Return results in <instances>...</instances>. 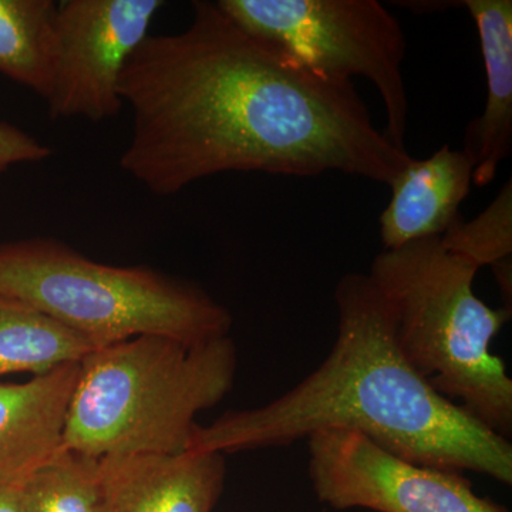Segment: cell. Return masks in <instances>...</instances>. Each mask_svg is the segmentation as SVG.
<instances>
[{"label": "cell", "instance_id": "4fadbf2b", "mask_svg": "<svg viewBox=\"0 0 512 512\" xmlns=\"http://www.w3.org/2000/svg\"><path fill=\"white\" fill-rule=\"evenodd\" d=\"M94 349L89 340L52 316L0 295V376L46 375L82 362Z\"/></svg>", "mask_w": 512, "mask_h": 512}, {"label": "cell", "instance_id": "52a82bcc", "mask_svg": "<svg viewBox=\"0 0 512 512\" xmlns=\"http://www.w3.org/2000/svg\"><path fill=\"white\" fill-rule=\"evenodd\" d=\"M308 454L313 493L333 510L508 512L463 473L410 463L355 431H318Z\"/></svg>", "mask_w": 512, "mask_h": 512}, {"label": "cell", "instance_id": "ac0fdd59", "mask_svg": "<svg viewBox=\"0 0 512 512\" xmlns=\"http://www.w3.org/2000/svg\"><path fill=\"white\" fill-rule=\"evenodd\" d=\"M0 512H25L22 503V480L0 481Z\"/></svg>", "mask_w": 512, "mask_h": 512}, {"label": "cell", "instance_id": "7c38bea8", "mask_svg": "<svg viewBox=\"0 0 512 512\" xmlns=\"http://www.w3.org/2000/svg\"><path fill=\"white\" fill-rule=\"evenodd\" d=\"M460 5L476 23L487 80L483 114L468 124L463 151L474 163L473 184L485 187L512 150V2L464 0Z\"/></svg>", "mask_w": 512, "mask_h": 512}, {"label": "cell", "instance_id": "8fae6325", "mask_svg": "<svg viewBox=\"0 0 512 512\" xmlns=\"http://www.w3.org/2000/svg\"><path fill=\"white\" fill-rule=\"evenodd\" d=\"M80 363L26 383H0V481L23 480L63 448Z\"/></svg>", "mask_w": 512, "mask_h": 512}, {"label": "cell", "instance_id": "8992f818", "mask_svg": "<svg viewBox=\"0 0 512 512\" xmlns=\"http://www.w3.org/2000/svg\"><path fill=\"white\" fill-rule=\"evenodd\" d=\"M217 5L249 35L323 79L369 80L386 110L384 134L407 151V40L386 6L377 0H218Z\"/></svg>", "mask_w": 512, "mask_h": 512}, {"label": "cell", "instance_id": "9a60e30c", "mask_svg": "<svg viewBox=\"0 0 512 512\" xmlns=\"http://www.w3.org/2000/svg\"><path fill=\"white\" fill-rule=\"evenodd\" d=\"M25 512H104L100 458L62 448L22 480Z\"/></svg>", "mask_w": 512, "mask_h": 512}, {"label": "cell", "instance_id": "e0dca14e", "mask_svg": "<svg viewBox=\"0 0 512 512\" xmlns=\"http://www.w3.org/2000/svg\"><path fill=\"white\" fill-rule=\"evenodd\" d=\"M52 156V150L26 131L0 121V174L22 163H40Z\"/></svg>", "mask_w": 512, "mask_h": 512}, {"label": "cell", "instance_id": "9c48e42d", "mask_svg": "<svg viewBox=\"0 0 512 512\" xmlns=\"http://www.w3.org/2000/svg\"><path fill=\"white\" fill-rule=\"evenodd\" d=\"M104 512H214L227 464L217 453L100 458Z\"/></svg>", "mask_w": 512, "mask_h": 512}, {"label": "cell", "instance_id": "30bf717a", "mask_svg": "<svg viewBox=\"0 0 512 512\" xmlns=\"http://www.w3.org/2000/svg\"><path fill=\"white\" fill-rule=\"evenodd\" d=\"M474 163L463 150L444 144L412 163L389 184L392 198L379 218L384 251L420 239L443 237L461 217L473 185Z\"/></svg>", "mask_w": 512, "mask_h": 512}, {"label": "cell", "instance_id": "5b68a950", "mask_svg": "<svg viewBox=\"0 0 512 512\" xmlns=\"http://www.w3.org/2000/svg\"><path fill=\"white\" fill-rule=\"evenodd\" d=\"M0 295L106 348L138 336L225 338L231 312L201 286L148 266L100 264L53 238L0 244Z\"/></svg>", "mask_w": 512, "mask_h": 512}, {"label": "cell", "instance_id": "6da1fadb", "mask_svg": "<svg viewBox=\"0 0 512 512\" xmlns=\"http://www.w3.org/2000/svg\"><path fill=\"white\" fill-rule=\"evenodd\" d=\"M119 89L133 111L121 170L160 197L228 171L389 185L414 158L373 124L355 83L303 69L217 2L192 3L183 32L148 35Z\"/></svg>", "mask_w": 512, "mask_h": 512}, {"label": "cell", "instance_id": "ba28073f", "mask_svg": "<svg viewBox=\"0 0 512 512\" xmlns=\"http://www.w3.org/2000/svg\"><path fill=\"white\" fill-rule=\"evenodd\" d=\"M161 0H66L55 18V72L46 103L52 119L93 123L123 109L120 77L163 8Z\"/></svg>", "mask_w": 512, "mask_h": 512}, {"label": "cell", "instance_id": "2e32d148", "mask_svg": "<svg viewBox=\"0 0 512 512\" xmlns=\"http://www.w3.org/2000/svg\"><path fill=\"white\" fill-rule=\"evenodd\" d=\"M441 244L468 262L493 269L504 306H512V187L511 178L497 197L473 221L460 218L441 237Z\"/></svg>", "mask_w": 512, "mask_h": 512}, {"label": "cell", "instance_id": "7a4b0ae2", "mask_svg": "<svg viewBox=\"0 0 512 512\" xmlns=\"http://www.w3.org/2000/svg\"><path fill=\"white\" fill-rule=\"evenodd\" d=\"M335 302L338 336L311 375L264 406L197 424L187 451L225 456L348 430L410 463L511 485V441L437 393L407 362L369 275L342 276Z\"/></svg>", "mask_w": 512, "mask_h": 512}, {"label": "cell", "instance_id": "277c9868", "mask_svg": "<svg viewBox=\"0 0 512 512\" xmlns=\"http://www.w3.org/2000/svg\"><path fill=\"white\" fill-rule=\"evenodd\" d=\"M478 271L434 237L383 249L367 275L389 308L397 345L413 369L441 396L510 440L512 379L491 343L512 312L478 298Z\"/></svg>", "mask_w": 512, "mask_h": 512}, {"label": "cell", "instance_id": "3957f363", "mask_svg": "<svg viewBox=\"0 0 512 512\" xmlns=\"http://www.w3.org/2000/svg\"><path fill=\"white\" fill-rule=\"evenodd\" d=\"M237 367L231 336H138L94 349L80 362L63 447L96 458L184 453L195 417L231 392Z\"/></svg>", "mask_w": 512, "mask_h": 512}, {"label": "cell", "instance_id": "5bb4252c", "mask_svg": "<svg viewBox=\"0 0 512 512\" xmlns=\"http://www.w3.org/2000/svg\"><path fill=\"white\" fill-rule=\"evenodd\" d=\"M56 9L52 0H0V73L46 101L55 72Z\"/></svg>", "mask_w": 512, "mask_h": 512}]
</instances>
